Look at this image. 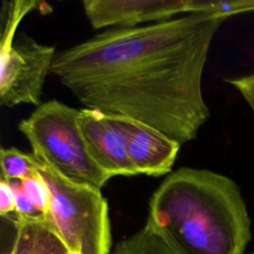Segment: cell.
I'll return each instance as SVG.
<instances>
[{
  "instance_id": "cell-1",
  "label": "cell",
  "mask_w": 254,
  "mask_h": 254,
  "mask_svg": "<svg viewBox=\"0 0 254 254\" xmlns=\"http://www.w3.org/2000/svg\"><path fill=\"white\" fill-rule=\"evenodd\" d=\"M225 19L195 13L106 29L57 53L51 73L85 108L139 120L182 146L209 118L202 74Z\"/></svg>"
},
{
  "instance_id": "cell-7",
  "label": "cell",
  "mask_w": 254,
  "mask_h": 254,
  "mask_svg": "<svg viewBox=\"0 0 254 254\" xmlns=\"http://www.w3.org/2000/svg\"><path fill=\"white\" fill-rule=\"evenodd\" d=\"M82 9L95 30L135 28L188 14V0H84Z\"/></svg>"
},
{
  "instance_id": "cell-8",
  "label": "cell",
  "mask_w": 254,
  "mask_h": 254,
  "mask_svg": "<svg viewBox=\"0 0 254 254\" xmlns=\"http://www.w3.org/2000/svg\"><path fill=\"white\" fill-rule=\"evenodd\" d=\"M77 123L90 158L102 172L110 178L138 176L123 137L106 113L84 107L79 109Z\"/></svg>"
},
{
  "instance_id": "cell-3",
  "label": "cell",
  "mask_w": 254,
  "mask_h": 254,
  "mask_svg": "<svg viewBox=\"0 0 254 254\" xmlns=\"http://www.w3.org/2000/svg\"><path fill=\"white\" fill-rule=\"evenodd\" d=\"M79 109L57 99L42 102L18 124L32 154L61 177L101 190L111 179L90 158L77 118Z\"/></svg>"
},
{
  "instance_id": "cell-12",
  "label": "cell",
  "mask_w": 254,
  "mask_h": 254,
  "mask_svg": "<svg viewBox=\"0 0 254 254\" xmlns=\"http://www.w3.org/2000/svg\"><path fill=\"white\" fill-rule=\"evenodd\" d=\"M252 10H254V0H188V14L203 13L227 18L229 16Z\"/></svg>"
},
{
  "instance_id": "cell-16",
  "label": "cell",
  "mask_w": 254,
  "mask_h": 254,
  "mask_svg": "<svg viewBox=\"0 0 254 254\" xmlns=\"http://www.w3.org/2000/svg\"><path fill=\"white\" fill-rule=\"evenodd\" d=\"M15 213V192L9 181L0 179V214L2 217H10Z\"/></svg>"
},
{
  "instance_id": "cell-15",
  "label": "cell",
  "mask_w": 254,
  "mask_h": 254,
  "mask_svg": "<svg viewBox=\"0 0 254 254\" xmlns=\"http://www.w3.org/2000/svg\"><path fill=\"white\" fill-rule=\"evenodd\" d=\"M226 81L241 94L254 115V73L234 78H227Z\"/></svg>"
},
{
  "instance_id": "cell-17",
  "label": "cell",
  "mask_w": 254,
  "mask_h": 254,
  "mask_svg": "<svg viewBox=\"0 0 254 254\" xmlns=\"http://www.w3.org/2000/svg\"><path fill=\"white\" fill-rule=\"evenodd\" d=\"M73 254H75V253H73Z\"/></svg>"
},
{
  "instance_id": "cell-11",
  "label": "cell",
  "mask_w": 254,
  "mask_h": 254,
  "mask_svg": "<svg viewBox=\"0 0 254 254\" xmlns=\"http://www.w3.org/2000/svg\"><path fill=\"white\" fill-rule=\"evenodd\" d=\"M112 254H176L167 243L150 227L141 230L119 242Z\"/></svg>"
},
{
  "instance_id": "cell-14",
  "label": "cell",
  "mask_w": 254,
  "mask_h": 254,
  "mask_svg": "<svg viewBox=\"0 0 254 254\" xmlns=\"http://www.w3.org/2000/svg\"><path fill=\"white\" fill-rule=\"evenodd\" d=\"M15 192V217L16 218H33L45 215L38 210L32 200L28 197L22 189L20 181H9ZM47 216V215H46Z\"/></svg>"
},
{
  "instance_id": "cell-18",
  "label": "cell",
  "mask_w": 254,
  "mask_h": 254,
  "mask_svg": "<svg viewBox=\"0 0 254 254\" xmlns=\"http://www.w3.org/2000/svg\"><path fill=\"white\" fill-rule=\"evenodd\" d=\"M252 254H254V253H252Z\"/></svg>"
},
{
  "instance_id": "cell-13",
  "label": "cell",
  "mask_w": 254,
  "mask_h": 254,
  "mask_svg": "<svg viewBox=\"0 0 254 254\" xmlns=\"http://www.w3.org/2000/svg\"><path fill=\"white\" fill-rule=\"evenodd\" d=\"M21 186L38 210L48 215L51 203V192L43 177L38 173L29 179L21 181Z\"/></svg>"
},
{
  "instance_id": "cell-4",
  "label": "cell",
  "mask_w": 254,
  "mask_h": 254,
  "mask_svg": "<svg viewBox=\"0 0 254 254\" xmlns=\"http://www.w3.org/2000/svg\"><path fill=\"white\" fill-rule=\"evenodd\" d=\"M37 161L38 173L51 192L47 217L68 250L75 254H109V210L101 190L70 182Z\"/></svg>"
},
{
  "instance_id": "cell-2",
  "label": "cell",
  "mask_w": 254,
  "mask_h": 254,
  "mask_svg": "<svg viewBox=\"0 0 254 254\" xmlns=\"http://www.w3.org/2000/svg\"><path fill=\"white\" fill-rule=\"evenodd\" d=\"M145 225L176 254H244L251 239L238 185L207 169L169 174L150 198Z\"/></svg>"
},
{
  "instance_id": "cell-5",
  "label": "cell",
  "mask_w": 254,
  "mask_h": 254,
  "mask_svg": "<svg viewBox=\"0 0 254 254\" xmlns=\"http://www.w3.org/2000/svg\"><path fill=\"white\" fill-rule=\"evenodd\" d=\"M56 55L54 46L39 43L25 33L0 43V104L39 106Z\"/></svg>"
},
{
  "instance_id": "cell-9",
  "label": "cell",
  "mask_w": 254,
  "mask_h": 254,
  "mask_svg": "<svg viewBox=\"0 0 254 254\" xmlns=\"http://www.w3.org/2000/svg\"><path fill=\"white\" fill-rule=\"evenodd\" d=\"M15 235L7 254H73L46 215L11 219Z\"/></svg>"
},
{
  "instance_id": "cell-6",
  "label": "cell",
  "mask_w": 254,
  "mask_h": 254,
  "mask_svg": "<svg viewBox=\"0 0 254 254\" xmlns=\"http://www.w3.org/2000/svg\"><path fill=\"white\" fill-rule=\"evenodd\" d=\"M121 134L128 156L138 175L160 177L172 173L181 145L161 131L139 120L107 114Z\"/></svg>"
},
{
  "instance_id": "cell-10",
  "label": "cell",
  "mask_w": 254,
  "mask_h": 254,
  "mask_svg": "<svg viewBox=\"0 0 254 254\" xmlns=\"http://www.w3.org/2000/svg\"><path fill=\"white\" fill-rule=\"evenodd\" d=\"M1 179L6 181H24L38 174V161L32 153L17 148L0 149Z\"/></svg>"
}]
</instances>
